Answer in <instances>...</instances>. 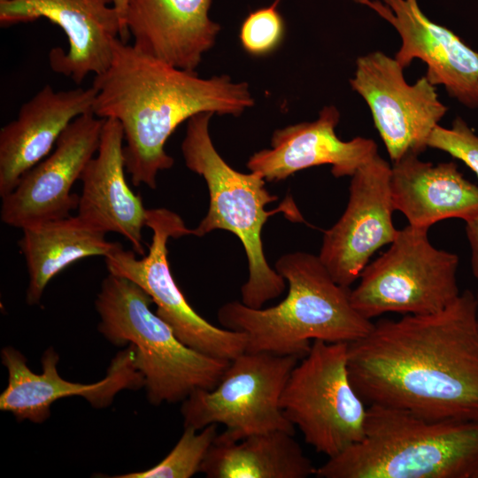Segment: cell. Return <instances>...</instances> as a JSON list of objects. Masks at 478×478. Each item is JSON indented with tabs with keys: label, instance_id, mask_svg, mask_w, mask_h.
<instances>
[{
	"label": "cell",
	"instance_id": "cell-22",
	"mask_svg": "<svg viewBox=\"0 0 478 478\" xmlns=\"http://www.w3.org/2000/svg\"><path fill=\"white\" fill-rule=\"evenodd\" d=\"M22 229L19 247L27 267L26 301L40 303L43 291L71 264L92 256L107 257L121 243L108 241L106 233L79 215L50 220Z\"/></svg>",
	"mask_w": 478,
	"mask_h": 478
},
{
	"label": "cell",
	"instance_id": "cell-29",
	"mask_svg": "<svg viewBox=\"0 0 478 478\" xmlns=\"http://www.w3.org/2000/svg\"><path fill=\"white\" fill-rule=\"evenodd\" d=\"M475 297H476V302H477V317H478V290H477V293L475 294Z\"/></svg>",
	"mask_w": 478,
	"mask_h": 478
},
{
	"label": "cell",
	"instance_id": "cell-5",
	"mask_svg": "<svg viewBox=\"0 0 478 478\" xmlns=\"http://www.w3.org/2000/svg\"><path fill=\"white\" fill-rule=\"evenodd\" d=\"M212 112H200L187 120L181 152L186 166L202 176L209 192V208L193 229L203 236L215 229L235 234L244 248L249 277L241 288L242 303L252 308L278 297L286 288L285 279L267 263L263 251L262 228L268 218L285 212L290 220L304 221L293 199L286 197L274 210L266 206L278 199L266 188L258 173H243L231 167L216 150L210 133Z\"/></svg>",
	"mask_w": 478,
	"mask_h": 478
},
{
	"label": "cell",
	"instance_id": "cell-10",
	"mask_svg": "<svg viewBox=\"0 0 478 478\" xmlns=\"http://www.w3.org/2000/svg\"><path fill=\"white\" fill-rule=\"evenodd\" d=\"M145 227L152 231L148 252L141 258L120 244L105 257L109 274L140 286L157 305L156 313L185 345L216 358L232 360L246 351L247 335L216 327L201 317L186 300L170 269L169 238L193 235L183 220L166 208L147 209Z\"/></svg>",
	"mask_w": 478,
	"mask_h": 478
},
{
	"label": "cell",
	"instance_id": "cell-23",
	"mask_svg": "<svg viewBox=\"0 0 478 478\" xmlns=\"http://www.w3.org/2000/svg\"><path fill=\"white\" fill-rule=\"evenodd\" d=\"M315 469L294 435L275 430L235 441L217 435L199 473L208 478H306Z\"/></svg>",
	"mask_w": 478,
	"mask_h": 478
},
{
	"label": "cell",
	"instance_id": "cell-11",
	"mask_svg": "<svg viewBox=\"0 0 478 478\" xmlns=\"http://www.w3.org/2000/svg\"><path fill=\"white\" fill-rule=\"evenodd\" d=\"M403 71L396 58L374 51L357 59L350 80L352 89L369 106L393 163L423 152L433 128L447 112L425 75L410 85Z\"/></svg>",
	"mask_w": 478,
	"mask_h": 478
},
{
	"label": "cell",
	"instance_id": "cell-20",
	"mask_svg": "<svg viewBox=\"0 0 478 478\" xmlns=\"http://www.w3.org/2000/svg\"><path fill=\"white\" fill-rule=\"evenodd\" d=\"M123 150L120 123L104 119L96 155L80 177L82 189L77 215L106 234H120L136 254L143 256L142 229L147 209L141 196L135 194L127 182Z\"/></svg>",
	"mask_w": 478,
	"mask_h": 478
},
{
	"label": "cell",
	"instance_id": "cell-18",
	"mask_svg": "<svg viewBox=\"0 0 478 478\" xmlns=\"http://www.w3.org/2000/svg\"><path fill=\"white\" fill-rule=\"evenodd\" d=\"M211 4L212 0H127L125 27L143 54L195 72L220 31L209 17Z\"/></svg>",
	"mask_w": 478,
	"mask_h": 478
},
{
	"label": "cell",
	"instance_id": "cell-7",
	"mask_svg": "<svg viewBox=\"0 0 478 478\" xmlns=\"http://www.w3.org/2000/svg\"><path fill=\"white\" fill-rule=\"evenodd\" d=\"M428 231L411 225L397 230L389 249L364 268L351 301L365 318L434 313L458 298L459 257L436 248Z\"/></svg>",
	"mask_w": 478,
	"mask_h": 478
},
{
	"label": "cell",
	"instance_id": "cell-3",
	"mask_svg": "<svg viewBox=\"0 0 478 478\" xmlns=\"http://www.w3.org/2000/svg\"><path fill=\"white\" fill-rule=\"evenodd\" d=\"M275 270L289 284L278 305L262 309L233 301L218 310L223 328L247 335L246 351L302 358L314 340L349 343L372 329L374 322L353 307L351 289L334 281L319 256L287 253Z\"/></svg>",
	"mask_w": 478,
	"mask_h": 478
},
{
	"label": "cell",
	"instance_id": "cell-17",
	"mask_svg": "<svg viewBox=\"0 0 478 478\" xmlns=\"http://www.w3.org/2000/svg\"><path fill=\"white\" fill-rule=\"evenodd\" d=\"M339 111L325 106L316 120L277 129L271 138V149L252 154L247 167L266 181H279L309 167L330 165L336 177L352 176L378 154L376 143L369 138L341 140L335 134Z\"/></svg>",
	"mask_w": 478,
	"mask_h": 478
},
{
	"label": "cell",
	"instance_id": "cell-27",
	"mask_svg": "<svg viewBox=\"0 0 478 478\" xmlns=\"http://www.w3.org/2000/svg\"><path fill=\"white\" fill-rule=\"evenodd\" d=\"M466 222V235L471 250V269L478 281V214Z\"/></svg>",
	"mask_w": 478,
	"mask_h": 478
},
{
	"label": "cell",
	"instance_id": "cell-16",
	"mask_svg": "<svg viewBox=\"0 0 478 478\" xmlns=\"http://www.w3.org/2000/svg\"><path fill=\"white\" fill-rule=\"evenodd\" d=\"M390 23L401 37L395 58L405 69L414 58L427 65L426 77L450 96L478 109V52L451 30L432 22L417 0H355Z\"/></svg>",
	"mask_w": 478,
	"mask_h": 478
},
{
	"label": "cell",
	"instance_id": "cell-12",
	"mask_svg": "<svg viewBox=\"0 0 478 478\" xmlns=\"http://www.w3.org/2000/svg\"><path fill=\"white\" fill-rule=\"evenodd\" d=\"M390 175L391 166L379 154L361 166L351 176L343 215L324 232L319 258L343 287L350 288L372 256L397 235Z\"/></svg>",
	"mask_w": 478,
	"mask_h": 478
},
{
	"label": "cell",
	"instance_id": "cell-24",
	"mask_svg": "<svg viewBox=\"0 0 478 478\" xmlns=\"http://www.w3.org/2000/svg\"><path fill=\"white\" fill-rule=\"evenodd\" d=\"M198 430L184 428L173 450L154 466L139 472L114 475V478H189L199 473L201 464L218 435L217 425Z\"/></svg>",
	"mask_w": 478,
	"mask_h": 478
},
{
	"label": "cell",
	"instance_id": "cell-1",
	"mask_svg": "<svg viewBox=\"0 0 478 478\" xmlns=\"http://www.w3.org/2000/svg\"><path fill=\"white\" fill-rule=\"evenodd\" d=\"M359 397L429 420H478V317L464 290L444 309L379 320L347 343Z\"/></svg>",
	"mask_w": 478,
	"mask_h": 478
},
{
	"label": "cell",
	"instance_id": "cell-21",
	"mask_svg": "<svg viewBox=\"0 0 478 478\" xmlns=\"http://www.w3.org/2000/svg\"><path fill=\"white\" fill-rule=\"evenodd\" d=\"M390 190L395 211L415 227L428 229L452 218L466 221L478 214V185L453 161L433 165L407 155L391 166Z\"/></svg>",
	"mask_w": 478,
	"mask_h": 478
},
{
	"label": "cell",
	"instance_id": "cell-8",
	"mask_svg": "<svg viewBox=\"0 0 478 478\" xmlns=\"http://www.w3.org/2000/svg\"><path fill=\"white\" fill-rule=\"evenodd\" d=\"M280 405L305 441L328 458L361 441L367 407L349 376L347 343L312 341L292 369Z\"/></svg>",
	"mask_w": 478,
	"mask_h": 478
},
{
	"label": "cell",
	"instance_id": "cell-13",
	"mask_svg": "<svg viewBox=\"0 0 478 478\" xmlns=\"http://www.w3.org/2000/svg\"><path fill=\"white\" fill-rule=\"evenodd\" d=\"M104 124V119L93 112L74 119L60 135L53 150L2 197L1 220L23 228L70 216L79 204V196L71 189L97 152Z\"/></svg>",
	"mask_w": 478,
	"mask_h": 478
},
{
	"label": "cell",
	"instance_id": "cell-26",
	"mask_svg": "<svg viewBox=\"0 0 478 478\" xmlns=\"http://www.w3.org/2000/svg\"><path fill=\"white\" fill-rule=\"evenodd\" d=\"M427 146L449 153L464 162L478 178V135L460 117H457L450 128L436 125Z\"/></svg>",
	"mask_w": 478,
	"mask_h": 478
},
{
	"label": "cell",
	"instance_id": "cell-9",
	"mask_svg": "<svg viewBox=\"0 0 478 478\" xmlns=\"http://www.w3.org/2000/svg\"><path fill=\"white\" fill-rule=\"evenodd\" d=\"M300 358L244 351L232 360L212 389L194 390L181 407L184 428L200 430L222 424L223 439L240 440L254 434L281 430L294 435L280 400Z\"/></svg>",
	"mask_w": 478,
	"mask_h": 478
},
{
	"label": "cell",
	"instance_id": "cell-15",
	"mask_svg": "<svg viewBox=\"0 0 478 478\" xmlns=\"http://www.w3.org/2000/svg\"><path fill=\"white\" fill-rule=\"evenodd\" d=\"M1 359L8 372V384L0 395V409L18 420L42 423L50 417L55 401L73 396L84 397L94 407H105L120 390L144 386L131 344L118 352L102 381L90 384L63 379L57 369L59 356L51 347L42 357V374L31 371L25 356L12 346L2 349Z\"/></svg>",
	"mask_w": 478,
	"mask_h": 478
},
{
	"label": "cell",
	"instance_id": "cell-4",
	"mask_svg": "<svg viewBox=\"0 0 478 478\" xmlns=\"http://www.w3.org/2000/svg\"><path fill=\"white\" fill-rule=\"evenodd\" d=\"M318 478H478V420H429L369 405L363 439L316 467Z\"/></svg>",
	"mask_w": 478,
	"mask_h": 478
},
{
	"label": "cell",
	"instance_id": "cell-2",
	"mask_svg": "<svg viewBox=\"0 0 478 478\" xmlns=\"http://www.w3.org/2000/svg\"><path fill=\"white\" fill-rule=\"evenodd\" d=\"M93 112L117 120L124 134L126 171L135 187L155 189L174 159L165 150L177 127L200 112L239 116L254 105L249 84L228 75L201 78L143 54L120 38L109 67L94 77Z\"/></svg>",
	"mask_w": 478,
	"mask_h": 478
},
{
	"label": "cell",
	"instance_id": "cell-28",
	"mask_svg": "<svg viewBox=\"0 0 478 478\" xmlns=\"http://www.w3.org/2000/svg\"><path fill=\"white\" fill-rule=\"evenodd\" d=\"M112 4L120 17V27H121L120 39L126 42L129 35L125 27L127 0H112Z\"/></svg>",
	"mask_w": 478,
	"mask_h": 478
},
{
	"label": "cell",
	"instance_id": "cell-6",
	"mask_svg": "<svg viewBox=\"0 0 478 478\" xmlns=\"http://www.w3.org/2000/svg\"><path fill=\"white\" fill-rule=\"evenodd\" d=\"M151 297L136 283L108 274L95 307L99 332L112 343L131 344L153 405L184 401L194 390L212 389L230 360L203 354L185 345L150 305Z\"/></svg>",
	"mask_w": 478,
	"mask_h": 478
},
{
	"label": "cell",
	"instance_id": "cell-25",
	"mask_svg": "<svg viewBox=\"0 0 478 478\" xmlns=\"http://www.w3.org/2000/svg\"><path fill=\"white\" fill-rule=\"evenodd\" d=\"M279 0L271 5L250 12L240 28L243 48L253 56L274 51L281 43L285 31L282 16L277 10Z\"/></svg>",
	"mask_w": 478,
	"mask_h": 478
},
{
	"label": "cell",
	"instance_id": "cell-19",
	"mask_svg": "<svg viewBox=\"0 0 478 478\" xmlns=\"http://www.w3.org/2000/svg\"><path fill=\"white\" fill-rule=\"evenodd\" d=\"M96 90L77 88L55 91L45 85L19 108L17 118L0 130V197L46 158L66 127L93 112Z\"/></svg>",
	"mask_w": 478,
	"mask_h": 478
},
{
	"label": "cell",
	"instance_id": "cell-14",
	"mask_svg": "<svg viewBox=\"0 0 478 478\" xmlns=\"http://www.w3.org/2000/svg\"><path fill=\"white\" fill-rule=\"evenodd\" d=\"M44 18L66 34L68 49L53 48L51 69L81 84L110 66L121 27L112 0H0V25L10 27Z\"/></svg>",
	"mask_w": 478,
	"mask_h": 478
}]
</instances>
